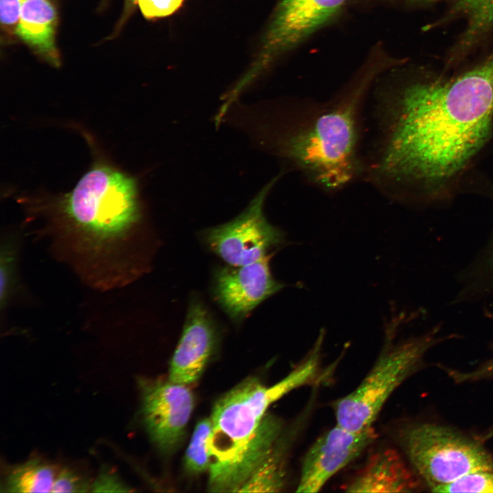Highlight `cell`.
Returning a JSON list of instances; mask_svg holds the SVG:
<instances>
[{
    "mask_svg": "<svg viewBox=\"0 0 493 493\" xmlns=\"http://www.w3.org/2000/svg\"><path fill=\"white\" fill-rule=\"evenodd\" d=\"M377 438L373 428L353 431L338 425L321 435L304 456L297 492H319Z\"/></svg>",
    "mask_w": 493,
    "mask_h": 493,
    "instance_id": "30bf717a",
    "label": "cell"
},
{
    "mask_svg": "<svg viewBox=\"0 0 493 493\" xmlns=\"http://www.w3.org/2000/svg\"><path fill=\"white\" fill-rule=\"evenodd\" d=\"M399 443L412 467L431 492L470 473L493 470V456L478 442L442 425L405 427Z\"/></svg>",
    "mask_w": 493,
    "mask_h": 493,
    "instance_id": "5b68a950",
    "label": "cell"
},
{
    "mask_svg": "<svg viewBox=\"0 0 493 493\" xmlns=\"http://www.w3.org/2000/svg\"><path fill=\"white\" fill-rule=\"evenodd\" d=\"M468 18L464 44L470 45L493 28V0H453Z\"/></svg>",
    "mask_w": 493,
    "mask_h": 493,
    "instance_id": "d6986e66",
    "label": "cell"
},
{
    "mask_svg": "<svg viewBox=\"0 0 493 493\" xmlns=\"http://www.w3.org/2000/svg\"><path fill=\"white\" fill-rule=\"evenodd\" d=\"M285 442L281 439L260 462L239 492H275L283 488L286 478Z\"/></svg>",
    "mask_w": 493,
    "mask_h": 493,
    "instance_id": "9a60e30c",
    "label": "cell"
},
{
    "mask_svg": "<svg viewBox=\"0 0 493 493\" xmlns=\"http://www.w3.org/2000/svg\"><path fill=\"white\" fill-rule=\"evenodd\" d=\"M278 179L279 175L267 183L235 218L204 231L207 246L228 265L238 266L259 261L283 241L282 232L264 214L266 197Z\"/></svg>",
    "mask_w": 493,
    "mask_h": 493,
    "instance_id": "ba28073f",
    "label": "cell"
},
{
    "mask_svg": "<svg viewBox=\"0 0 493 493\" xmlns=\"http://www.w3.org/2000/svg\"><path fill=\"white\" fill-rule=\"evenodd\" d=\"M184 0H137V5L149 19L168 16L177 11Z\"/></svg>",
    "mask_w": 493,
    "mask_h": 493,
    "instance_id": "44dd1931",
    "label": "cell"
},
{
    "mask_svg": "<svg viewBox=\"0 0 493 493\" xmlns=\"http://www.w3.org/2000/svg\"><path fill=\"white\" fill-rule=\"evenodd\" d=\"M144 423L153 443L163 452L175 450L182 441L194 406L187 385L141 379Z\"/></svg>",
    "mask_w": 493,
    "mask_h": 493,
    "instance_id": "9c48e42d",
    "label": "cell"
},
{
    "mask_svg": "<svg viewBox=\"0 0 493 493\" xmlns=\"http://www.w3.org/2000/svg\"><path fill=\"white\" fill-rule=\"evenodd\" d=\"M369 179L387 190L444 188L481 149L493 127V53L455 77L417 80L383 99Z\"/></svg>",
    "mask_w": 493,
    "mask_h": 493,
    "instance_id": "6da1fadb",
    "label": "cell"
},
{
    "mask_svg": "<svg viewBox=\"0 0 493 493\" xmlns=\"http://www.w3.org/2000/svg\"><path fill=\"white\" fill-rule=\"evenodd\" d=\"M93 492H130L131 489L114 473L103 470L91 486Z\"/></svg>",
    "mask_w": 493,
    "mask_h": 493,
    "instance_id": "cb8c5ba5",
    "label": "cell"
},
{
    "mask_svg": "<svg viewBox=\"0 0 493 493\" xmlns=\"http://www.w3.org/2000/svg\"><path fill=\"white\" fill-rule=\"evenodd\" d=\"M126 1V11L128 12L137 5V0H125Z\"/></svg>",
    "mask_w": 493,
    "mask_h": 493,
    "instance_id": "484cf974",
    "label": "cell"
},
{
    "mask_svg": "<svg viewBox=\"0 0 493 493\" xmlns=\"http://www.w3.org/2000/svg\"><path fill=\"white\" fill-rule=\"evenodd\" d=\"M438 340L433 333L388 344L359 385L336 402V424L353 431L372 427L386 401Z\"/></svg>",
    "mask_w": 493,
    "mask_h": 493,
    "instance_id": "8992f818",
    "label": "cell"
},
{
    "mask_svg": "<svg viewBox=\"0 0 493 493\" xmlns=\"http://www.w3.org/2000/svg\"><path fill=\"white\" fill-rule=\"evenodd\" d=\"M492 258H493V256H492Z\"/></svg>",
    "mask_w": 493,
    "mask_h": 493,
    "instance_id": "4316f807",
    "label": "cell"
},
{
    "mask_svg": "<svg viewBox=\"0 0 493 493\" xmlns=\"http://www.w3.org/2000/svg\"><path fill=\"white\" fill-rule=\"evenodd\" d=\"M27 0H0L1 22L5 25L17 23L21 10Z\"/></svg>",
    "mask_w": 493,
    "mask_h": 493,
    "instance_id": "d4e9b609",
    "label": "cell"
},
{
    "mask_svg": "<svg viewBox=\"0 0 493 493\" xmlns=\"http://www.w3.org/2000/svg\"><path fill=\"white\" fill-rule=\"evenodd\" d=\"M218 337L217 325L207 308L193 299L170 360L168 379L187 385L197 381L214 353Z\"/></svg>",
    "mask_w": 493,
    "mask_h": 493,
    "instance_id": "7c38bea8",
    "label": "cell"
},
{
    "mask_svg": "<svg viewBox=\"0 0 493 493\" xmlns=\"http://www.w3.org/2000/svg\"><path fill=\"white\" fill-rule=\"evenodd\" d=\"M420 478L395 449L372 453L344 486L346 492H413L421 488Z\"/></svg>",
    "mask_w": 493,
    "mask_h": 493,
    "instance_id": "4fadbf2b",
    "label": "cell"
},
{
    "mask_svg": "<svg viewBox=\"0 0 493 493\" xmlns=\"http://www.w3.org/2000/svg\"><path fill=\"white\" fill-rule=\"evenodd\" d=\"M212 431L210 418L199 421L193 431L184 457V466L191 474L208 471L210 465V440Z\"/></svg>",
    "mask_w": 493,
    "mask_h": 493,
    "instance_id": "ac0fdd59",
    "label": "cell"
},
{
    "mask_svg": "<svg viewBox=\"0 0 493 493\" xmlns=\"http://www.w3.org/2000/svg\"><path fill=\"white\" fill-rule=\"evenodd\" d=\"M433 492L493 493V470L470 473L438 488Z\"/></svg>",
    "mask_w": 493,
    "mask_h": 493,
    "instance_id": "ffe728a7",
    "label": "cell"
},
{
    "mask_svg": "<svg viewBox=\"0 0 493 493\" xmlns=\"http://www.w3.org/2000/svg\"><path fill=\"white\" fill-rule=\"evenodd\" d=\"M18 240L14 236H5L1 250L0 307L6 312L17 292L18 257Z\"/></svg>",
    "mask_w": 493,
    "mask_h": 493,
    "instance_id": "e0dca14e",
    "label": "cell"
},
{
    "mask_svg": "<svg viewBox=\"0 0 493 493\" xmlns=\"http://www.w3.org/2000/svg\"><path fill=\"white\" fill-rule=\"evenodd\" d=\"M141 218L136 179L99 163L58 201L40 238L71 268L109 275L134 263L132 244Z\"/></svg>",
    "mask_w": 493,
    "mask_h": 493,
    "instance_id": "7a4b0ae2",
    "label": "cell"
},
{
    "mask_svg": "<svg viewBox=\"0 0 493 493\" xmlns=\"http://www.w3.org/2000/svg\"><path fill=\"white\" fill-rule=\"evenodd\" d=\"M55 476L52 466L33 459L11 470L4 488L10 492H51Z\"/></svg>",
    "mask_w": 493,
    "mask_h": 493,
    "instance_id": "2e32d148",
    "label": "cell"
},
{
    "mask_svg": "<svg viewBox=\"0 0 493 493\" xmlns=\"http://www.w3.org/2000/svg\"><path fill=\"white\" fill-rule=\"evenodd\" d=\"M320 351L312 349L289 374L266 386L248 378L220 396L210 419L208 490L239 492L251 472L281 437L282 423L268 407L286 394L315 382L320 375Z\"/></svg>",
    "mask_w": 493,
    "mask_h": 493,
    "instance_id": "277c9868",
    "label": "cell"
},
{
    "mask_svg": "<svg viewBox=\"0 0 493 493\" xmlns=\"http://www.w3.org/2000/svg\"><path fill=\"white\" fill-rule=\"evenodd\" d=\"M270 256L249 264L228 265L216 269L213 295L231 319H244L262 302L283 287L271 273Z\"/></svg>",
    "mask_w": 493,
    "mask_h": 493,
    "instance_id": "8fae6325",
    "label": "cell"
},
{
    "mask_svg": "<svg viewBox=\"0 0 493 493\" xmlns=\"http://www.w3.org/2000/svg\"><path fill=\"white\" fill-rule=\"evenodd\" d=\"M442 368L456 383L479 381L493 378V357L481 366L468 371H460L446 367Z\"/></svg>",
    "mask_w": 493,
    "mask_h": 493,
    "instance_id": "603a6c76",
    "label": "cell"
},
{
    "mask_svg": "<svg viewBox=\"0 0 493 493\" xmlns=\"http://www.w3.org/2000/svg\"></svg>",
    "mask_w": 493,
    "mask_h": 493,
    "instance_id": "83f0119b",
    "label": "cell"
},
{
    "mask_svg": "<svg viewBox=\"0 0 493 493\" xmlns=\"http://www.w3.org/2000/svg\"><path fill=\"white\" fill-rule=\"evenodd\" d=\"M366 85L362 82L296 116L246 108L242 127L257 145L286 160L314 184L338 190L363 170L358 157L359 123Z\"/></svg>",
    "mask_w": 493,
    "mask_h": 493,
    "instance_id": "3957f363",
    "label": "cell"
},
{
    "mask_svg": "<svg viewBox=\"0 0 493 493\" xmlns=\"http://www.w3.org/2000/svg\"><path fill=\"white\" fill-rule=\"evenodd\" d=\"M56 23V11L50 0H27L21 10L15 33L45 60L58 66Z\"/></svg>",
    "mask_w": 493,
    "mask_h": 493,
    "instance_id": "5bb4252c",
    "label": "cell"
},
{
    "mask_svg": "<svg viewBox=\"0 0 493 493\" xmlns=\"http://www.w3.org/2000/svg\"><path fill=\"white\" fill-rule=\"evenodd\" d=\"M89 488L91 487L85 479L64 469L56 475L51 492H84Z\"/></svg>",
    "mask_w": 493,
    "mask_h": 493,
    "instance_id": "7402d4cb",
    "label": "cell"
},
{
    "mask_svg": "<svg viewBox=\"0 0 493 493\" xmlns=\"http://www.w3.org/2000/svg\"><path fill=\"white\" fill-rule=\"evenodd\" d=\"M346 0H280L249 68L231 89L241 93L279 55L297 46L329 21Z\"/></svg>",
    "mask_w": 493,
    "mask_h": 493,
    "instance_id": "52a82bcc",
    "label": "cell"
}]
</instances>
